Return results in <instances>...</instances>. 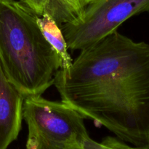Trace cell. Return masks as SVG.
I'll list each match as a JSON object with an SVG mask.
<instances>
[{
  "label": "cell",
  "instance_id": "obj_1",
  "mask_svg": "<svg viewBox=\"0 0 149 149\" xmlns=\"http://www.w3.org/2000/svg\"><path fill=\"white\" fill-rule=\"evenodd\" d=\"M61 101L134 146L149 145V45L118 31L80 51L54 79Z\"/></svg>",
  "mask_w": 149,
  "mask_h": 149
},
{
  "label": "cell",
  "instance_id": "obj_2",
  "mask_svg": "<svg viewBox=\"0 0 149 149\" xmlns=\"http://www.w3.org/2000/svg\"><path fill=\"white\" fill-rule=\"evenodd\" d=\"M36 18L21 1L0 0V64L24 99L42 96L61 70L59 56Z\"/></svg>",
  "mask_w": 149,
  "mask_h": 149
},
{
  "label": "cell",
  "instance_id": "obj_3",
  "mask_svg": "<svg viewBox=\"0 0 149 149\" xmlns=\"http://www.w3.org/2000/svg\"><path fill=\"white\" fill-rule=\"evenodd\" d=\"M23 118L28 127L26 149H83L90 137L85 118L62 101L26 98Z\"/></svg>",
  "mask_w": 149,
  "mask_h": 149
},
{
  "label": "cell",
  "instance_id": "obj_4",
  "mask_svg": "<svg viewBox=\"0 0 149 149\" xmlns=\"http://www.w3.org/2000/svg\"><path fill=\"white\" fill-rule=\"evenodd\" d=\"M149 13V0H95L79 20L61 26L68 49L81 50L98 42L130 18Z\"/></svg>",
  "mask_w": 149,
  "mask_h": 149
},
{
  "label": "cell",
  "instance_id": "obj_5",
  "mask_svg": "<svg viewBox=\"0 0 149 149\" xmlns=\"http://www.w3.org/2000/svg\"><path fill=\"white\" fill-rule=\"evenodd\" d=\"M24 100L0 64V149L8 148L20 134Z\"/></svg>",
  "mask_w": 149,
  "mask_h": 149
},
{
  "label": "cell",
  "instance_id": "obj_6",
  "mask_svg": "<svg viewBox=\"0 0 149 149\" xmlns=\"http://www.w3.org/2000/svg\"><path fill=\"white\" fill-rule=\"evenodd\" d=\"M36 15H48L61 27L79 20L84 11L80 0H21Z\"/></svg>",
  "mask_w": 149,
  "mask_h": 149
},
{
  "label": "cell",
  "instance_id": "obj_7",
  "mask_svg": "<svg viewBox=\"0 0 149 149\" xmlns=\"http://www.w3.org/2000/svg\"><path fill=\"white\" fill-rule=\"evenodd\" d=\"M36 20L45 38L59 56L61 70L69 68L73 60L68 53V45L61 27L48 15H37Z\"/></svg>",
  "mask_w": 149,
  "mask_h": 149
},
{
  "label": "cell",
  "instance_id": "obj_8",
  "mask_svg": "<svg viewBox=\"0 0 149 149\" xmlns=\"http://www.w3.org/2000/svg\"><path fill=\"white\" fill-rule=\"evenodd\" d=\"M84 149H149V145L130 146L117 137H106L100 143L88 137L84 143Z\"/></svg>",
  "mask_w": 149,
  "mask_h": 149
},
{
  "label": "cell",
  "instance_id": "obj_9",
  "mask_svg": "<svg viewBox=\"0 0 149 149\" xmlns=\"http://www.w3.org/2000/svg\"><path fill=\"white\" fill-rule=\"evenodd\" d=\"M95 1V0H80L81 4H82V6L84 7V8H85V7L87 5V4H89L90 3L93 2V1Z\"/></svg>",
  "mask_w": 149,
  "mask_h": 149
},
{
  "label": "cell",
  "instance_id": "obj_10",
  "mask_svg": "<svg viewBox=\"0 0 149 149\" xmlns=\"http://www.w3.org/2000/svg\"><path fill=\"white\" fill-rule=\"evenodd\" d=\"M83 149H84V148H83Z\"/></svg>",
  "mask_w": 149,
  "mask_h": 149
}]
</instances>
